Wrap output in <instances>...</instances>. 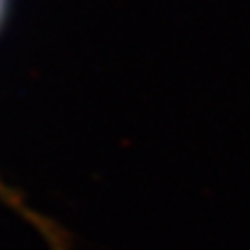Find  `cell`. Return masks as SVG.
Here are the masks:
<instances>
[{
    "label": "cell",
    "instance_id": "cell-1",
    "mask_svg": "<svg viewBox=\"0 0 250 250\" xmlns=\"http://www.w3.org/2000/svg\"><path fill=\"white\" fill-rule=\"evenodd\" d=\"M5 5H7V0H0V21L5 17Z\"/></svg>",
    "mask_w": 250,
    "mask_h": 250
}]
</instances>
